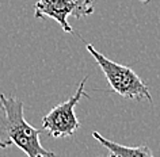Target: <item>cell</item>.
Listing matches in <instances>:
<instances>
[{
  "label": "cell",
  "mask_w": 160,
  "mask_h": 157,
  "mask_svg": "<svg viewBox=\"0 0 160 157\" xmlns=\"http://www.w3.org/2000/svg\"><path fill=\"white\" fill-rule=\"evenodd\" d=\"M23 102L15 96L0 94V148L15 145L29 157H53L42 146L41 131L25 119Z\"/></svg>",
  "instance_id": "1"
},
{
  "label": "cell",
  "mask_w": 160,
  "mask_h": 157,
  "mask_svg": "<svg viewBox=\"0 0 160 157\" xmlns=\"http://www.w3.org/2000/svg\"><path fill=\"white\" fill-rule=\"evenodd\" d=\"M86 47L88 50V53L97 61L101 71L105 75L110 88L114 92H117L122 98L137 100V102H142V100L152 102L149 88L145 86V83L138 77L137 73L130 66H125L118 62L111 61L110 58L99 53L90 43H87Z\"/></svg>",
  "instance_id": "2"
},
{
  "label": "cell",
  "mask_w": 160,
  "mask_h": 157,
  "mask_svg": "<svg viewBox=\"0 0 160 157\" xmlns=\"http://www.w3.org/2000/svg\"><path fill=\"white\" fill-rule=\"evenodd\" d=\"M88 77H86L80 81L78 90L75 95H72L69 99L65 102L57 104L53 107L48 114L42 118V127L43 130L48 131V134L52 135L53 138H67L72 137L76 133V130L80 127V122L76 118L75 107L82 98H88L86 94L84 87Z\"/></svg>",
  "instance_id": "3"
},
{
  "label": "cell",
  "mask_w": 160,
  "mask_h": 157,
  "mask_svg": "<svg viewBox=\"0 0 160 157\" xmlns=\"http://www.w3.org/2000/svg\"><path fill=\"white\" fill-rule=\"evenodd\" d=\"M97 0H38L34 7L35 18H50L61 26L65 33H73L68 17L80 19L94 14Z\"/></svg>",
  "instance_id": "4"
},
{
  "label": "cell",
  "mask_w": 160,
  "mask_h": 157,
  "mask_svg": "<svg viewBox=\"0 0 160 157\" xmlns=\"http://www.w3.org/2000/svg\"><path fill=\"white\" fill-rule=\"evenodd\" d=\"M92 137L98 140L103 146L107 149L109 157H152L153 153L147 145H138V146H125V145L113 142V141L105 138L98 131H92Z\"/></svg>",
  "instance_id": "5"
},
{
  "label": "cell",
  "mask_w": 160,
  "mask_h": 157,
  "mask_svg": "<svg viewBox=\"0 0 160 157\" xmlns=\"http://www.w3.org/2000/svg\"><path fill=\"white\" fill-rule=\"evenodd\" d=\"M141 2H148V0H141Z\"/></svg>",
  "instance_id": "6"
}]
</instances>
